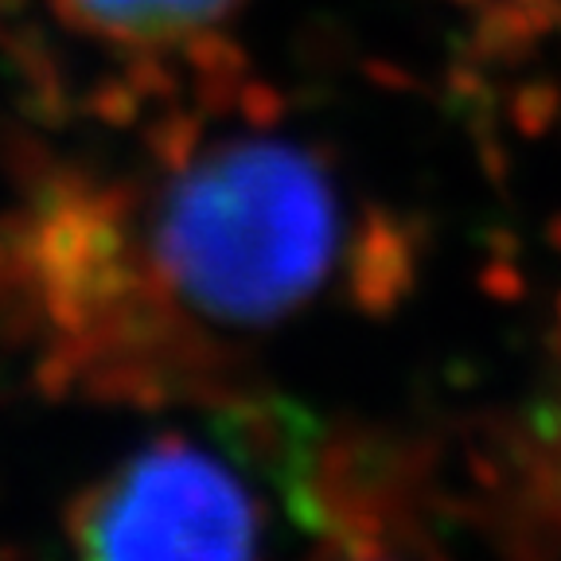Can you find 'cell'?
<instances>
[{"label": "cell", "instance_id": "7a4b0ae2", "mask_svg": "<svg viewBox=\"0 0 561 561\" xmlns=\"http://www.w3.org/2000/svg\"><path fill=\"white\" fill-rule=\"evenodd\" d=\"M262 511L210 453L160 440L94 480L67 511V535L90 558H227L245 553Z\"/></svg>", "mask_w": 561, "mask_h": 561}, {"label": "cell", "instance_id": "6da1fadb", "mask_svg": "<svg viewBox=\"0 0 561 561\" xmlns=\"http://www.w3.org/2000/svg\"><path fill=\"white\" fill-rule=\"evenodd\" d=\"M125 203L160 297L207 343L308 308L343 250L332 180L285 140L234 137L195 149Z\"/></svg>", "mask_w": 561, "mask_h": 561}, {"label": "cell", "instance_id": "3957f363", "mask_svg": "<svg viewBox=\"0 0 561 561\" xmlns=\"http://www.w3.org/2000/svg\"><path fill=\"white\" fill-rule=\"evenodd\" d=\"M245 0H51L59 20L117 51H172L227 24Z\"/></svg>", "mask_w": 561, "mask_h": 561}]
</instances>
